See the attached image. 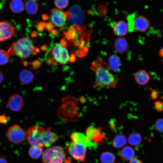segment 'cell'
Wrapping results in <instances>:
<instances>
[{"mask_svg":"<svg viewBox=\"0 0 163 163\" xmlns=\"http://www.w3.org/2000/svg\"><path fill=\"white\" fill-rule=\"evenodd\" d=\"M0 163H8V162L5 159L0 157Z\"/></svg>","mask_w":163,"mask_h":163,"instance_id":"51","label":"cell"},{"mask_svg":"<svg viewBox=\"0 0 163 163\" xmlns=\"http://www.w3.org/2000/svg\"><path fill=\"white\" fill-rule=\"evenodd\" d=\"M63 163H71V162L70 161V160L66 159Z\"/></svg>","mask_w":163,"mask_h":163,"instance_id":"54","label":"cell"},{"mask_svg":"<svg viewBox=\"0 0 163 163\" xmlns=\"http://www.w3.org/2000/svg\"><path fill=\"white\" fill-rule=\"evenodd\" d=\"M109 66L110 69L115 72H118L120 70L121 61L119 57L115 54L110 56L108 59Z\"/></svg>","mask_w":163,"mask_h":163,"instance_id":"20","label":"cell"},{"mask_svg":"<svg viewBox=\"0 0 163 163\" xmlns=\"http://www.w3.org/2000/svg\"><path fill=\"white\" fill-rule=\"evenodd\" d=\"M60 43L61 45L64 47H67V43L64 38H62L60 41Z\"/></svg>","mask_w":163,"mask_h":163,"instance_id":"40","label":"cell"},{"mask_svg":"<svg viewBox=\"0 0 163 163\" xmlns=\"http://www.w3.org/2000/svg\"><path fill=\"white\" fill-rule=\"evenodd\" d=\"M129 163H142V162L140 160L134 158L131 160Z\"/></svg>","mask_w":163,"mask_h":163,"instance_id":"43","label":"cell"},{"mask_svg":"<svg viewBox=\"0 0 163 163\" xmlns=\"http://www.w3.org/2000/svg\"><path fill=\"white\" fill-rule=\"evenodd\" d=\"M72 140L75 142L81 143L87 147L95 148L97 144L91 141L84 134L79 133H75L71 135Z\"/></svg>","mask_w":163,"mask_h":163,"instance_id":"16","label":"cell"},{"mask_svg":"<svg viewBox=\"0 0 163 163\" xmlns=\"http://www.w3.org/2000/svg\"><path fill=\"white\" fill-rule=\"evenodd\" d=\"M126 143L125 136L120 134H117L115 136L113 142V146L116 148H120Z\"/></svg>","mask_w":163,"mask_h":163,"instance_id":"26","label":"cell"},{"mask_svg":"<svg viewBox=\"0 0 163 163\" xmlns=\"http://www.w3.org/2000/svg\"><path fill=\"white\" fill-rule=\"evenodd\" d=\"M63 34L66 39L69 41L70 40V35L69 31L64 32Z\"/></svg>","mask_w":163,"mask_h":163,"instance_id":"44","label":"cell"},{"mask_svg":"<svg viewBox=\"0 0 163 163\" xmlns=\"http://www.w3.org/2000/svg\"><path fill=\"white\" fill-rule=\"evenodd\" d=\"M42 158L44 163H63L66 160V156L62 147L55 146L45 150Z\"/></svg>","mask_w":163,"mask_h":163,"instance_id":"4","label":"cell"},{"mask_svg":"<svg viewBox=\"0 0 163 163\" xmlns=\"http://www.w3.org/2000/svg\"><path fill=\"white\" fill-rule=\"evenodd\" d=\"M136 82L139 85H144L149 81L150 77L149 74L145 70H141L137 71L134 75Z\"/></svg>","mask_w":163,"mask_h":163,"instance_id":"18","label":"cell"},{"mask_svg":"<svg viewBox=\"0 0 163 163\" xmlns=\"http://www.w3.org/2000/svg\"><path fill=\"white\" fill-rule=\"evenodd\" d=\"M35 51L36 53H39L40 52V50L39 48L36 47L35 48Z\"/></svg>","mask_w":163,"mask_h":163,"instance_id":"53","label":"cell"},{"mask_svg":"<svg viewBox=\"0 0 163 163\" xmlns=\"http://www.w3.org/2000/svg\"><path fill=\"white\" fill-rule=\"evenodd\" d=\"M162 62H163V60H162Z\"/></svg>","mask_w":163,"mask_h":163,"instance_id":"56","label":"cell"},{"mask_svg":"<svg viewBox=\"0 0 163 163\" xmlns=\"http://www.w3.org/2000/svg\"><path fill=\"white\" fill-rule=\"evenodd\" d=\"M34 23L37 24L40 26L43 27L45 29L46 23L45 21H40V22H34Z\"/></svg>","mask_w":163,"mask_h":163,"instance_id":"42","label":"cell"},{"mask_svg":"<svg viewBox=\"0 0 163 163\" xmlns=\"http://www.w3.org/2000/svg\"><path fill=\"white\" fill-rule=\"evenodd\" d=\"M113 30L115 34L118 36L122 37L127 34L129 27L128 24L124 21H120L114 24Z\"/></svg>","mask_w":163,"mask_h":163,"instance_id":"17","label":"cell"},{"mask_svg":"<svg viewBox=\"0 0 163 163\" xmlns=\"http://www.w3.org/2000/svg\"><path fill=\"white\" fill-rule=\"evenodd\" d=\"M158 95L159 93L157 90L155 89L152 90L150 95L151 99L152 100L156 99L158 97Z\"/></svg>","mask_w":163,"mask_h":163,"instance_id":"34","label":"cell"},{"mask_svg":"<svg viewBox=\"0 0 163 163\" xmlns=\"http://www.w3.org/2000/svg\"><path fill=\"white\" fill-rule=\"evenodd\" d=\"M36 27L38 32H43L44 30V28L43 27L38 25H36Z\"/></svg>","mask_w":163,"mask_h":163,"instance_id":"47","label":"cell"},{"mask_svg":"<svg viewBox=\"0 0 163 163\" xmlns=\"http://www.w3.org/2000/svg\"><path fill=\"white\" fill-rule=\"evenodd\" d=\"M44 129L40 126L33 125L27 130L25 138L31 146L44 147L41 139V133Z\"/></svg>","mask_w":163,"mask_h":163,"instance_id":"5","label":"cell"},{"mask_svg":"<svg viewBox=\"0 0 163 163\" xmlns=\"http://www.w3.org/2000/svg\"><path fill=\"white\" fill-rule=\"evenodd\" d=\"M128 141L131 145L134 146L138 145L140 144L142 141L141 134L138 132H133L130 134Z\"/></svg>","mask_w":163,"mask_h":163,"instance_id":"25","label":"cell"},{"mask_svg":"<svg viewBox=\"0 0 163 163\" xmlns=\"http://www.w3.org/2000/svg\"><path fill=\"white\" fill-rule=\"evenodd\" d=\"M34 74L30 71L24 69L20 72L19 78L21 82L23 85H27L30 84L33 80Z\"/></svg>","mask_w":163,"mask_h":163,"instance_id":"21","label":"cell"},{"mask_svg":"<svg viewBox=\"0 0 163 163\" xmlns=\"http://www.w3.org/2000/svg\"><path fill=\"white\" fill-rule=\"evenodd\" d=\"M7 121V118L5 113L0 115V123H5Z\"/></svg>","mask_w":163,"mask_h":163,"instance_id":"37","label":"cell"},{"mask_svg":"<svg viewBox=\"0 0 163 163\" xmlns=\"http://www.w3.org/2000/svg\"><path fill=\"white\" fill-rule=\"evenodd\" d=\"M6 136L11 142L18 144L24 140L25 133L21 126L18 125L14 124L8 128Z\"/></svg>","mask_w":163,"mask_h":163,"instance_id":"7","label":"cell"},{"mask_svg":"<svg viewBox=\"0 0 163 163\" xmlns=\"http://www.w3.org/2000/svg\"><path fill=\"white\" fill-rule=\"evenodd\" d=\"M8 105L11 111L14 112L19 111L23 106V98L20 95L14 94L10 97L8 101Z\"/></svg>","mask_w":163,"mask_h":163,"instance_id":"14","label":"cell"},{"mask_svg":"<svg viewBox=\"0 0 163 163\" xmlns=\"http://www.w3.org/2000/svg\"><path fill=\"white\" fill-rule=\"evenodd\" d=\"M28 64L32 65L34 69H37L41 66V63L38 59H36L32 62H28Z\"/></svg>","mask_w":163,"mask_h":163,"instance_id":"33","label":"cell"},{"mask_svg":"<svg viewBox=\"0 0 163 163\" xmlns=\"http://www.w3.org/2000/svg\"><path fill=\"white\" fill-rule=\"evenodd\" d=\"M154 107L158 112H162L163 111V101H157L154 103Z\"/></svg>","mask_w":163,"mask_h":163,"instance_id":"32","label":"cell"},{"mask_svg":"<svg viewBox=\"0 0 163 163\" xmlns=\"http://www.w3.org/2000/svg\"><path fill=\"white\" fill-rule=\"evenodd\" d=\"M42 148L40 147L31 146L29 149V154L30 157L33 159L39 158L43 153Z\"/></svg>","mask_w":163,"mask_h":163,"instance_id":"28","label":"cell"},{"mask_svg":"<svg viewBox=\"0 0 163 163\" xmlns=\"http://www.w3.org/2000/svg\"><path fill=\"white\" fill-rule=\"evenodd\" d=\"M25 5L26 11L29 14H35L37 13L38 4L36 1H27L25 2Z\"/></svg>","mask_w":163,"mask_h":163,"instance_id":"24","label":"cell"},{"mask_svg":"<svg viewBox=\"0 0 163 163\" xmlns=\"http://www.w3.org/2000/svg\"><path fill=\"white\" fill-rule=\"evenodd\" d=\"M54 59L53 57L51 58L49 57L48 58L46 59V62L48 65L51 66L53 65V61Z\"/></svg>","mask_w":163,"mask_h":163,"instance_id":"38","label":"cell"},{"mask_svg":"<svg viewBox=\"0 0 163 163\" xmlns=\"http://www.w3.org/2000/svg\"><path fill=\"white\" fill-rule=\"evenodd\" d=\"M114 43L115 49L119 53H123L125 52L128 49V43L124 37H120L117 38Z\"/></svg>","mask_w":163,"mask_h":163,"instance_id":"19","label":"cell"},{"mask_svg":"<svg viewBox=\"0 0 163 163\" xmlns=\"http://www.w3.org/2000/svg\"><path fill=\"white\" fill-rule=\"evenodd\" d=\"M4 78V75L1 71H0V83L3 81Z\"/></svg>","mask_w":163,"mask_h":163,"instance_id":"50","label":"cell"},{"mask_svg":"<svg viewBox=\"0 0 163 163\" xmlns=\"http://www.w3.org/2000/svg\"><path fill=\"white\" fill-rule=\"evenodd\" d=\"M35 48L30 39L22 37L13 42L7 52L9 55L17 56L21 60H24L31 55H36Z\"/></svg>","mask_w":163,"mask_h":163,"instance_id":"2","label":"cell"},{"mask_svg":"<svg viewBox=\"0 0 163 163\" xmlns=\"http://www.w3.org/2000/svg\"><path fill=\"white\" fill-rule=\"evenodd\" d=\"M75 56L79 58L83 57L85 56V55L80 50H78L75 51Z\"/></svg>","mask_w":163,"mask_h":163,"instance_id":"35","label":"cell"},{"mask_svg":"<svg viewBox=\"0 0 163 163\" xmlns=\"http://www.w3.org/2000/svg\"><path fill=\"white\" fill-rule=\"evenodd\" d=\"M50 12V22L54 25L60 28H63L66 20L64 15V12L56 8L52 9Z\"/></svg>","mask_w":163,"mask_h":163,"instance_id":"11","label":"cell"},{"mask_svg":"<svg viewBox=\"0 0 163 163\" xmlns=\"http://www.w3.org/2000/svg\"><path fill=\"white\" fill-rule=\"evenodd\" d=\"M56 60L62 65L69 61V55L66 48L60 44H56L52 50L51 53Z\"/></svg>","mask_w":163,"mask_h":163,"instance_id":"8","label":"cell"},{"mask_svg":"<svg viewBox=\"0 0 163 163\" xmlns=\"http://www.w3.org/2000/svg\"><path fill=\"white\" fill-rule=\"evenodd\" d=\"M10 58L9 55L5 50L0 49V65H3L8 62Z\"/></svg>","mask_w":163,"mask_h":163,"instance_id":"29","label":"cell"},{"mask_svg":"<svg viewBox=\"0 0 163 163\" xmlns=\"http://www.w3.org/2000/svg\"><path fill=\"white\" fill-rule=\"evenodd\" d=\"M15 28L8 21H0V42L8 40L15 34Z\"/></svg>","mask_w":163,"mask_h":163,"instance_id":"9","label":"cell"},{"mask_svg":"<svg viewBox=\"0 0 163 163\" xmlns=\"http://www.w3.org/2000/svg\"><path fill=\"white\" fill-rule=\"evenodd\" d=\"M58 135L51 130L50 128L45 129L41 133L42 143L45 147H49L58 139Z\"/></svg>","mask_w":163,"mask_h":163,"instance_id":"12","label":"cell"},{"mask_svg":"<svg viewBox=\"0 0 163 163\" xmlns=\"http://www.w3.org/2000/svg\"><path fill=\"white\" fill-rule=\"evenodd\" d=\"M51 34L56 37H58L59 36V32L58 30L56 29L51 30L50 32Z\"/></svg>","mask_w":163,"mask_h":163,"instance_id":"41","label":"cell"},{"mask_svg":"<svg viewBox=\"0 0 163 163\" xmlns=\"http://www.w3.org/2000/svg\"><path fill=\"white\" fill-rule=\"evenodd\" d=\"M67 149L69 154L75 159L85 161L87 147L81 143L72 140L67 145Z\"/></svg>","mask_w":163,"mask_h":163,"instance_id":"6","label":"cell"},{"mask_svg":"<svg viewBox=\"0 0 163 163\" xmlns=\"http://www.w3.org/2000/svg\"><path fill=\"white\" fill-rule=\"evenodd\" d=\"M154 126L156 130L160 133H163V118L156 120Z\"/></svg>","mask_w":163,"mask_h":163,"instance_id":"30","label":"cell"},{"mask_svg":"<svg viewBox=\"0 0 163 163\" xmlns=\"http://www.w3.org/2000/svg\"><path fill=\"white\" fill-rule=\"evenodd\" d=\"M40 48L42 50L44 51H46L48 50V46L46 45H44L41 46Z\"/></svg>","mask_w":163,"mask_h":163,"instance_id":"46","label":"cell"},{"mask_svg":"<svg viewBox=\"0 0 163 163\" xmlns=\"http://www.w3.org/2000/svg\"><path fill=\"white\" fill-rule=\"evenodd\" d=\"M80 102L82 104H84L86 101V100L85 97L83 96H81L79 98Z\"/></svg>","mask_w":163,"mask_h":163,"instance_id":"45","label":"cell"},{"mask_svg":"<svg viewBox=\"0 0 163 163\" xmlns=\"http://www.w3.org/2000/svg\"><path fill=\"white\" fill-rule=\"evenodd\" d=\"M24 7L22 1L19 0L12 1L10 4V8L11 11L15 13H19L24 10Z\"/></svg>","mask_w":163,"mask_h":163,"instance_id":"23","label":"cell"},{"mask_svg":"<svg viewBox=\"0 0 163 163\" xmlns=\"http://www.w3.org/2000/svg\"><path fill=\"white\" fill-rule=\"evenodd\" d=\"M78 100L70 96L65 97L62 100V105L58 110L59 118L66 121H75L79 118L77 110Z\"/></svg>","mask_w":163,"mask_h":163,"instance_id":"3","label":"cell"},{"mask_svg":"<svg viewBox=\"0 0 163 163\" xmlns=\"http://www.w3.org/2000/svg\"><path fill=\"white\" fill-rule=\"evenodd\" d=\"M69 3L68 0H55L54 3L56 6L59 9L66 8Z\"/></svg>","mask_w":163,"mask_h":163,"instance_id":"31","label":"cell"},{"mask_svg":"<svg viewBox=\"0 0 163 163\" xmlns=\"http://www.w3.org/2000/svg\"><path fill=\"white\" fill-rule=\"evenodd\" d=\"M92 70L95 73V80L94 87H109L114 88L118 79L110 72L108 64L100 59L94 60L91 65Z\"/></svg>","mask_w":163,"mask_h":163,"instance_id":"1","label":"cell"},{"mask_svg":"<svg viewBox=\"0 0 163 163\" xmlns=\"http://www.w3.org/2000/svg\"><path fill=\"white\" fill-rule=\"evenodd\" d=\"M149 20L142 15L135 17L133 21L134 29L140 32H145L150 26Z\"/></svg>","mask_w":163,"mask_h":163,"instance_id":"15","label":"cell"},{"mask_svg":"<svg viewBox=\"0 0 163 163\" xmlns=\"http://www.w3.org/2000/svg\"><path fill=\"white\" fill-rule=\"evenodd\" d=\"M159 55L163 57V47L160 50L159 52Z\"/></svg>","mask_w":163,"mask_h":163,"instance_id":"52","label":"cell"},{"mask_svg":"<svg viewBox=\"0 0 163 163\" xmlns=\"http://www.w3.org/2000/svg\"><path fill=\"white\" fill-rule=\"evenodd\" d=\"M69 12V19L73 25H80L84 20V16L80 7L78 5L71 6Z\"/></svg>","mask_w":163,"mask_h":163,"instance_id":"10","label":"cell"},{"mask_svg":"<svg viewBox=\"0 0 163 163\" xmlns=\"http://www.w3.org/2000/svg\"><path fill=\"white\" fill-rule=\"evenodd\" d=\"M100 158L101 163H113L115 156L112 153L106 152L101 154Z\"/></svg>","mask_w":163,"mask_h":163,"instance_id":"27","label":"cell"},{"mask_svg":"<svg viewBox=\"0 0 163 163\" xmlns=\"http://www.w3.org/2000/svg\"><path fill=\"white\" fill-rule=\"evenodd\" d=\"M38 34V33L36 31H33L31 34V36L32 38H34L37 37Z\"/></svg>","mask_w":163,"mask_h":163,"instance_id":"48","label":"cell"},{"mask_svg":"<svg viewBox=\"0 0 163 163\" xmlns=\"http://www.w3.org/2000/svg\"><path fill=\"white\" fill-rule=\"evenodd\" d=\"M54 27V25L50 21L46 23L45 29L50 32Z\"/></svg>","mask_w":163,"mask_h":163,"instance_id":"36","label":"cell"},{"mask_svg":"<svg viewBox=\"0 0 163 163\" xmlns=\"http://www.w3.org/2000/svg\"><path fill=\"white\" fill-rule=\"evenodd\" d=\"M86 136L92 142L97 144L103 141L105 138L101 133L100 128L90 126L88 127L86 131Z\"/></svg>","mask_w":163,"mask_h":163,"instance_id":"13","label":"cell"},{"mask_svg":"<svg viewBox=\"0 0 163 163\" xmlns=\"http://www.w3.org/2000/svg\"><path fill=\"white\" fill-rule=\"evenodd\" d=\"M42 18L43 20L46 21L48 19L49 17L46 14H43L42 16Z\"/></svg>","mask_w":163,"mask_h":163,"instance_id":"49","label":"cell"},{"mask_svg":"<svg viewBox=\"0 0 163 163\" xmlns=\"http://www.w3.org/2000/svg\"><path fill=\"white\" fill-rule=\"evenodd\" d=\"M118 163V162H117V163Z\"/></svg>","mask_w":163,"mask_h":163,"instance_id":"55","label":"cell"},{"mask_svg":"<svg viewBox=\"0 0 163 163\" xmlns=\"http://www.w3.org/2000/svg\"><path fill=\"white\" fill-rule=\"evenodd\" d=\"M135 155V152L134 149L128 146L123 148L120 153L121 158L125 161L131 160L134 156Z\"/></svg>","mask_w":163,"mask_h":163,"instance_id":"22","label":"cell"},{"mask_svg":"<svg viewBox=\"0 0 163 163\" xmlns=\"http://www.w3.org/2000/svg\"><path fill=\"white\" fill-rule=\"evenodd\" d=\"M76 60V57L75 54L72 53L69 57V61L71 63L74 62Z\"/></svg>","mask_w":163,"mask_h":163,"instance_id":"39","label":"cell"}]
</instances>
